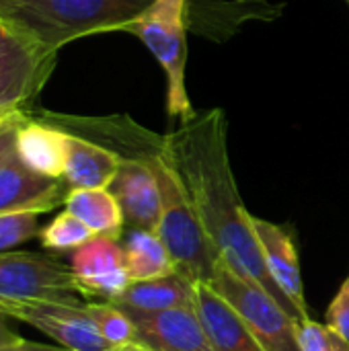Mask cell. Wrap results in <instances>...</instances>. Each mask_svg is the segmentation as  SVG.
<instances>
[{
    "instance_id": "obj_25",
    "label": "cell",
    "mask_w": 349,
    "mask_h": 351,
    "mask_svg": "<svg viewBox=\"0 0 349 351\" xmlns=\"http://www.w3.org/2000/svg\"><path fill=\"white\" fill-rule=\"evenodd\" d=\"M29 111H16L10 115L0 117V162L14 152L16 148V134L23 128V123L29 119Z\"/></svg>"
},
{
    "instance_id": "obj_23",
    "label": "cell",
    "mask_w": 349,
    "mask_h": 351,
    "mask_svg": "<svg viewBox=\"0 0 349 351\" xmlns=\"http://www.w3.org/2000/svg\"><path fill=\"white\" fill-rule=\"evenodd\" d=\"M298 343L302 351H349V343L327 323H298Z\"/></svg>"
},
{
    "instance_id": "obj_21",
    "label": "cell",
    "mask_w": 349,
    "mask_h": 351,
    "mask_svg": "<svg viewBox=\"0 0 349 351\" xmlns=\"http://www.w3.org/2000/svg\"><path fill=\"white\" fill-rule=\"evenodd\" d=\"M86 313L101 335L115 348L136 346V327L132 319L111 302H84Z\"/></svg>"
},
{
    "instance_id": "obj_16",
    "label": "cell",
    "mask_w": 349,
    "mask_h": 351,
    "mask_svg": "<svg viewBox=\"0 0 349 351\" xmlns=\"http://www.w3.org/2000/svg\"><path fill=\"white\" fill-rule=\"evenodd\" d=\"M68 134L39 117H29L16 134V156L37 175L64 179Z\"/></svg>"
},
{
    "instance_id": "obj_6",
    "label": "cell",
    "mask_w": 349,
    "mask_h": 351,
    "mask_svg": "<svg viewBox=\"0 0 349 351\" xmlns=\"http://www.w3.org/2000/svg\"><path fill=\"white\" fill-rule=\"evenodd\" d=\"M210 286L239 311L263 350L302 351L298 343V321L261 288L243 282L222 265Z\"/></svg>"
},
{
    "instance_id": "obj_17",
    "label": "cell",
    "mask_w": 349,
    "mask_h": 351,
    "mask_svg": "<svg viewBox=\"0 0 349 351\" xmlns=\"http://www.w3.org/2000/svg\"><path fill=\"white\" fill-rule=\"evenodd\" d=\"M111 304L140 313L195 308V284L185 276L173 271L165 278L132 282L128 290Z\"/></svg>"
},
{
    "instance_id": "obj_15",
    "label": "cell",
    "mask_w": 349,
    "mask_h": 351,
    "mask_svg": "<svg viewBox=\"0 0 349 351\" xmlns=\"http://www.w3.org/2000/svg\"><path fill=\"white\" fill-rule=\"evenodd\" d=\"M119 162L121 158L113 150L68 134L64 181L70 189H109L119 171Z\"/></svg>"
},
{
    "instance_id": "obj_24",
    "label": "cell",
    "mask_w": 349,
    "mask_h": 351,
    "mask_svg": "<svg viewBox=\"0 0 349 351\" xmlns=\"http://www.w3.org/2000/svg\"><path fill=\"white\" fill-rule=\"evenodd\" d=\"M327 325L349 343V274L327 308Z\"/></svg>"
},
{
    "instance_id": "obj_10",
    "label": "cell",
    "mask_w": 349,
    "mask_h": 351,
    "mask_svg": "<svg viewBox=\"0 0 349 351\" xmlns=\"http://www.w3.org/2000/svg\"><path fill=\"white\" fill-rule=\"evenodd\" d=\"M58 51L25 41L0 60V117L27 111V105L45 86Z\"/></svg>"
},
{
    "instance_id": "obj_3",
    "label": "cell",
    "mask_w": 349,
    "mask_h": 351,
    "mask_svg": "<svg viewBox=\"0 0 349 351\" xmlns=\"http://www.w3.org/2000/svg\"><path fill=\"white\" fill-rule=\"evenodd\" d=\"M150 165L158 181L163 204L156 234L165 243L175 271L193 284H212L220 269V257L169 160L167 142L165 148L150 158Z\"/></svg>"
},
{
    "instance_id": "obj_14",
    "label": "cell",
    "mask_w": 349,
    "mask_h": 351,
    "mask_svg": "<svg viewBox=\"0 0 349 351\" xmlns=\"http://www.w3.org/2000/svg\"><path fill=\"white\" fill-rule=\"evenodd\" d=\"M195 313L216 351H265L239 311L210 284H195Z\"/></svg>"
},
{
    "instance_id": "obj_4",
    "label": "cell",
    "mask_w": 349,
    "mask_h": 351,
    "mask_svg": "<svg viewBox=\"0 0 349 351\" xmlns=\"http://www.w3.org/2000/svg\"><path fill=\"white\" fill-rule=\"evenodd\" d=\"M187 0H154L123 33L138 37L160 64L167 78V113L181 121L191 119L193 109L187 93Z\"/></svg>"
},
{
    "instance_id": "obj_29",
    "label": "cell",
    "mask_w": 349,
    "mask_h": 351,
    "mask_svg": "<svg viewBox=\"0 0 349 351\" xmlns=\"http://www.w3.org/2000/svg\"><path fill=\"white\" fill-rule=\"evenodd\" d=\"M119 351H150V350H146V348H142V346H128V348H123V350H119Z\"/></svg>"
},
{
    "instance_id": "obj_13",
    "label": "cell",
    "mask_w": 349,
    "mask_h": 351,
    "mask_svg": "<svg viewBox=\"0 0 349 351\" xmlns=\"http://www.w3.org/2000/svg\"><path fill=\"white\" fill-rule=\"evenodd\" d=\"M251 224H253V230H255V237L261 247V255H263V261L267 265L272 280L284 292V296L292 302V306L298 311L302 323L311 321L309 304L304 296L302 271H300V257L294 245V237L284 226H278L253 214H251Z\"/></svg>"
},
{
    "instance_id": "obj_7",
    "label": "cell",
    "mask_w": 349,
    "mask_h": 351,
    "mask_svg": "<svg viewBox=\"0 0 349 351\" xmlns=\"http://www.w3.org/2000/svg\"><path fill=\"white\" fill-rule=\"evenodd\" d=\"M10 319L23 321L39 333L51 337L60 348L68 351H119L123 348L111 346L84 304L64 302H33V304H10L2 306Z\"/></svg>"
},
{
    "instance_id": "obj_22",
    "label": "cell",
    "mask_w": 349,
    "mask_h": 351,
    "mask_svg": "<svg viewBox=\"0 0 349 351\" xmlns=\"http://www.w3.org/2000/svg\"><path fill=\"white\" fill-rule=\"evenodd\" d=\"M39 237V214H2L0 216V253H8Z\"/></svg>"
},
{
    "instance_id": "obj_27",
    "label": "cell",
    "mask_w": 349,
    "mask_h": 351,
    "mask_svg": "<svg viewBox=\"0 0 349 351\" xmlns=\"http://www.w3.org/2000/svg\"><path fill=\"white\" fill-rule=\"evenodd\" d=\"M0 351H68L60 346H45V343H35L27 339H19L8 346H0Z\"/></svg>"
},
{
    "instance_id": "obj_12",
    "label": "cell",
    "mask_w": 349,
    "mask_h": 351,
    "mask_svg": "<svg viewBox=\"0 0 349 351\" xmlns=\"http://www.w3.org/2000/svg\"><path fill=\"white\" fill-rule=\"evenodd\" d=\"M64 179H49L31 171L16 156V148L0 162V216L35 212L43 214L64 204L66 191Z\"/></svg>"
},
{
    "instance_id": "obj_9",
    "label": "cell",
    "mask_w": 349,
    "mask_h": 351,
    "mask_svg": "<svg viewBox=\"0 0 349 351\" xmlns=\"http://www.w3.org/2000/svg\"><path fill=\"white\" fill-rule=\"evenodd\" d=\"M167 142V138H165ZM165 144L144 158H121L119 171L109 185V191L115 195V199L121 206L123 220L128 228L136 230H150L156 232L160 222V189L154 175V169L150 165V158L160 152Z\"/></svg>"
},
{
    "instance_id": "obj_2",
    "label": "cell",
    "mask_w": 349,
    "mask_h": 351,
    "mask_svg": "<svg viewBox=\"0 0 349 351\" xmlns=\"http://www.w3.org/2000/svg\"><path fill=\"white\" fill-rule=\"evenodd\" d=\"M154 0H0V21L23 37L60 51L66 43L125 31Z\"/></svg>"
},
{
    "instance_id": "obj_20",
    "label": "cell",
    "mask_w": 349,
    "mask_h": 351,
    "mask_svg": "<svg viewBox=\"0 0 349 351\" xmlns=\"http://www.w3.org/2000/svg\"><path fill=\"white\" fill-rule=\"evenodd\" d=\"M95 237L97 234L68 210L58 214L45 228L39 230V243L43 245V249L56 253H72Z\"/></svg>"
},
{
    "instance_id": "obj_1",
    "label": "cell",
    "mask_w": 349,
    "mask_h": 351,
    "mask_svg": "<svg viewBox=\"0 0 349 351\" xmlns=\"http://www.w3.org/2000/svg\"><path fill=\"white\" fill-rule=\"evenodd\" d=\"M167 154L220 257V265L243 282L261 288L290 317L302 323L298 311L276 286L263 261L251 212L237 187L224 111H197L191 119L181 121L175 132L167 134Z\"/></svg>"
},
{
    "instance_id": "obj_28",
    "label": "cell",
    "mask_w": 349,
    "mask_h": 351,
    "mask_svg": "<svg viewBox=\"0 0 349 351\" xmlns=\"http://www.w3.org/2000/svg\"><path fill=\"white\" fill-rule=\"evenodd\" d=\"M19 333L10 327V317L4 313V308L0 306V346H8L19 341Z\"/></svg>"
},
{
    "instance_id": "obj_11",
    "label": "cell",
    "mask_w": 349,
    "mask_h": 351,
    "mask_svg": "<svg viewBox=\"0 0 349 351\" xmlns=\"http://www.w3.org/2000/svg\"><path fill=\"white\" fill-rule=\"evenodd\" d=\"M119 308V306H117ZM136 327V343L150 351H216L195 308L140 313L121 308Z\"/></svg>"
},
{
    "instance_id": "obj_18",
    "label": "cell",
    "mask_w": 349,
    "mask_h": 351,
    "mask_svg": "<svg viewBox=\"0 0 349 351\" xmlns=\"http://www.w3.org/2000/svg\"><path fill=\"white\" fill-rule=\"evenodd\" d=\"M64 206L97 237L121 239L125 220L119 202L109 189H70Z\"/></svg>"
},
{
    "instance_id": "obj_26",
    "label": "cell",
    "mask_w": 349,
    "mask_h": 351,
    "mask_svg": "<svg viewBox=\"0 0 349 351\" xmlns=\"http://www.w3.org/2000/svg\"><path fill=\"white\" fill-rule=\"evenodd\" d=\"M25 41H31L27 37H23L21 33H16L12 27H8L6 23L0 21V60L6 58L10 51H14L19 45H23Z\"/></svg>"
},
{
    "instance_id": "obj_19",
    "label": "cell",
    "mask_w": 349,
    "mask_h": 351,
    "mask_svg": "<svg viewBox=\"0 0 349 351\" xmlns=\"http://www.w3.org/2000/svg\"><path fill=\"white\" fill-rule=\"evenodd\" d=\"M121 245L132 282L156 280L175 271V263L156 232L130 228Z\"/></svg>"
},
{
    "instance_id": "obj_30",
    "label": "cell",
    "mask_w": 349,
    "mask_h": 351,
    "mask_svg": "<svg viewBox=\"0 0 349 351\" xmlns=\"http://www.w3.org/2000/svg\"><path fill=\"white\" fill-rule=\"evenodd\" d=\"M346 2H348V6H349V0H346Z\"/></svg>"
},
{
    "instance_id": "obj_8",
    "label": "cell",
    "mask_w": 349,
    "mask_h": 351,
    "mask_svg": "<svg viewBox=\"0 0 349 351\" xmlns=\"http://www.w3.org/2000/svg\"><path fill=\"white\" fill-rule=\"evenodd\" d=\"M70 271L74 274L84 298L117 300L132 284L125 269L123 245L111 237H95L70 253Z\"/></svg>"
},
{
    "instance_id": "obj_5",
    "label": "cell",
    "mask_w": 349,
    "mask_h": 351,
    "mask_svg": "<svg viewBox=\"0 0 349 351\" xmlns=\"http://www.w3.org/2000/svg\"><path fill=\"white\" fill-rule=\"evenodd\" d=\"M82 298L70 265L56 257L25 251L0 253V306L33 302L80 304Z\"/></svg>"
}]
</instances>
